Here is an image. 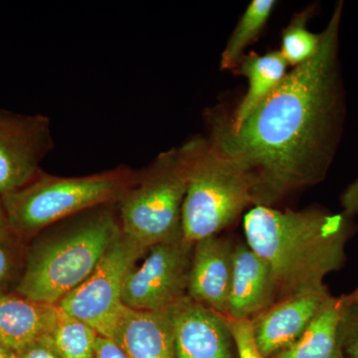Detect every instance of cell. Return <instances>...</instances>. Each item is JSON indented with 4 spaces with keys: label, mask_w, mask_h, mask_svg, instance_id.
Listing matches in <instances>:
<instances>
[{
    "label": "cell",
    "mask_w": 358,
    "mask_h": 358,
    "mask_svg": "<svg viewBox=\"0 0 358 358\" xmlns=\"http://www.w3.org/2000/svg\"><path fill=\"white\" fill-rule=\"evenodd\" d=\"M343 2L338 1L312 59L284 81L239 126L211 115L210 136L248 171L255 206H271L296 190L324 180L345 120L339 63Z\"/></svg>",
    "instance_id": "1"
},
{
    "label": "cell",
    "mask_w": 358,
    "mask_h": 358,
    "mask_svg": "<svg viewBox=\"0 0 358 358\" xmlns=\"http://www.w3.org/2000/svg\"><path fill=\"white\" fill-rule=\"evenodd\" d=\"M247 245L271 268L278 299L324 288V278L343 267L353 218L324 209L278 210L257 205L245 214Z\"/></svg>",
    "instance_id": "2"
},
{
    "label": "cell",
    "mask_w": 358,
    "mask_h": 358,
    "mask_svg": "<svg viewBox=\"0 0 358 358\" xmlns=\"http://www.w3.org/2000/svg\"><path fill=\"white\" fill-rule=\"evenodd\" d=\"M30 251L16 291L57 306L90 277L122 235L117 204L103 205L59 222Z\"/></svg>",
    "instance_id": "3"
},
{
    "label": "cell",
    "mask_w": 358,
    "mask_h": 358,
    "mask_svg": "<svg viewBox=\"0 0 358 358\" xmlns=\"http://www.w3.org/2000/svg\"><path fill=\"white\" fill-rule=\"evenodd\" d=\"M255 205L254 185L243 164L213 136L195 141L182 206L188 243L217 236Z\"/></svg>",
    "instance_id": "4"
},
{
    "label": "cell",
    "mask_w": 358,
    "mask_h": 358,
    "mask_svg": "<svg viewBox=\"0 0 358 358\" xmlns=\"http://www.w3.org/2000/svg\"><path fill=\"white\" fill-rule=\"evenodd\" d=\"M138 178V171L126 166L78 178L42 171L31 183L1 199L11 232L29 237L82 212L119 203Z\"/></svg>",
    "instance_id": "5"
},
{
    "label": "cell",
    "mask_w": 358,
    "mask_h": 358,
    "mask_svg": "<svg viewBox=\"0 0 358 358\" xmlns=\"http://www.w3.org/2000/svg\"><path fill=\"white\" fill-rule=\"evenodd\" d=\"M195 141L157 155L117 203L122 233L145 249L183 238L182 206Z\"/></svg>",
    "instance_id": "6"
},
{
    "label": "cell",
    "mask_w": 358,
    "mask_h": 358,
    "mask_svg": "<svg viewBox=\"0 0 358 358\" xmlns=\"http://www.w3.org/2000/svg\"><path fill=\"white\" fill-rule=\"evenodd\" d=\"M147 251L122 233L94 272L68 294L58 308L88 324L99 336L113 338L126 308L122 301L124 280Z\"/></svg>",
    "instance_id": "7"
},
{
    "label": "cell",
    "mask_w": 358,
    "mask_h": 358,
    "mask_svg": "<svg viewBox=\"0 0 358 358\" xmlns=\"http://www.w3.org/2000/svg\"><path fill=\"white\" fill-rule=\"evenodd\" d=\"M193 247L183 238L148 248L147 258L124 280L122 301L134 310L174 307L187 296Z\"/></svg>",
    "instance_id": "8"
},
{
    "label": "cell",
    "mask_w": 358,
    "mask_h": 358,
    "mask_svg": "<svg viewBox=\"0 0 358 358\" xmlns=\"http://www.w3.org/2000/svg\"><path fill=\"white\" fill-rule=\"evenodd\" d=\"M54 147L48 117L0 109V196L38 178L40 164Z\"/></svg>",
    "instance_id": "9"
},
{
    "label": "cell",
    "mask_w": 358,
    "mask_h": 358,
    "mask_svg": "<svg viewBox=\"0 0 358 358\" xmlns=\"http://www.w3.org/2000/svg\"><path fill=\"white\" fill-rule=\"evenodd\" d=\"M334 296L327 286L277 301L253 320L257 345L265 357L293 345Z\"/></svg>",
    "instance_id": "10"
},
{
    "label": "cell",
    "mask_w": 358,
    "mask_h": 358,
    "mask_svg": "<svg viewBox=\"0 0 358 358\" xmlns=\"http://www.w3.org/2000/svg\"><path fill=\"white\" fill-rule=\"evenodd\" d=\"M176 358H232L235 345L227 320L186 296L174 307Z\"/></svg>",
    "instance_id": "11"
},
{
    "label": "cell",
    "mask_w": 358,
    "mask_h": 358,
    "mask_svg": "<svg viewBox=\"0 0 358 358\" xmlns=\"http://www.w3.org/2000/svg\"><path fill=\"white\" fill-rule=\"evenodd\" d=\"M278 299L274 277L267 263L248 245L233 251V268L226 317L254 320Z\"/></svg>",
    "instance_id": "12"
},
{
    "label": "cell",
    "mask_w": 358,
    "mask_h": 358,
    "mask_svg": "<svg viewBox=\"0 0 358 358\" xmlns=\"http://www.w3.org/2000/svg\"><path fill=\"white\" fill-rule=\"evenodd\" d=\"M232 245L223 238L200 240L193 247L187 296L226 317L233 268Z\"/></svg>",
    "instance_id": "13"
},
{
    "label": "cell",
    "mask_w": 358,
    "mask_h": 358,
    "mask_svg": "<svg viewBox=\"0 0 358 358\" xmlns=\"http://www.w3.org/2000/svg\"><path fill=\"white\" fill-rule=\"evenodd\" d=\"M174 307L140 310L126 306L112 339L129 358H176Z\"/></svg>",
    "instance_id": "14"
},
{
    "label": "cell",
    "mask_w": 358,
    "mask_h": 358,
    "mask_svg": "<svg viewBox=\"0 0 358 358\" xmlns=\"http://www.w3.org/2000/svg\"><path fill=\"white\" fill-rule=\"evenodd\" d=\"M58 306L16 294L0 293V343L14 352L47 336L56 322Z\"/></svg>",
    "instance_id": "15"
},
{
    "label": "cell",
    "mask_w": 358,
    "mask_h": 358,
    "mask_svg": "<svg viewBox=\"0 0 358 358\" xmlns=\"http://www.w3.org/2000/svg\"><path fill=\"white\" fill-rule=\"evenodd\" d=\"M346 308L345 296H334L300 338L275 358H343L341 326Z\"/></svg>",
    "instance_id": "16"
},
{
    "label": "cell",
    "mask_w": 358,
    "mask_h": 358,
    "mask_svg": "<svg viewBox=\"0 0 358 358\" xmlns=\"http://www.w3.org/2000/svg\"><path fill=\"white\" fill-rule=\"evenodd\" d=\"M288 63L280 51H270L264 55L250 53L242 59L238 71L248 81V90L230 120L237 127L259 106L267 100L288 75Z\"/></svg>",
    "instance_id": "17"
},
{
    "label": "cell",
    "mask_w": 358,
    "mask_h": 358,
    "mask_svg": "<svg viewBox=\"0 0 358 358\" xmlns=\"http://www.w3.org/2000/svg\"><path fill=\"white\" fill-rule=\"evenodd\" d=\"M275 6V1L273 0H253L249 4L223 50L221 57L223 70L238 68L247 47L263 31Z\"/></svg>",
    "instance_id": "18"
},
{
    "label": "cell",
    "mask_w": 358,
    "mask_h": 358,
    "mask_svg": "<svg viewBox=\"0 0 358 358\" xmlns=\"http://www.w3.org/2000/svg\"><path fill=\"white\" fill-rule=\"evenodd\" d=\"M98 336L88 324L60 310L57 322L46 338L61 358H94Z\"/></svg>",
    "instance_id": "19"
},
{
    "label": "cell",
    "mask_w": 358,
    "mask_h": 358,
    "mask_svg": "<svg viewBox=\"0 0 358 358\" xmlns=\"http://www.w3.org/2000/svg\"><path fill=\"white\" fill-rule=\"evenodd\" d=\"M312 9L296 14L282 34L280 53L289 66L298 67L312 59L319 50L322 33L315 34L308 29Z\"/></svg>",
    "instance_id": "20"
},
{
    "label": "cell",
    "mask_w": 358,
    "mask_h": 358,
    "mask_svg": "<svg viewBox=\"0 0 358 358\" xmlns=\"http://www.w3.org/2000/svg\"><path fill=\"white\" fill-rule=\"evenodd\" d=\"M226 320L232 334L238 357L267 358L264 357L257 345L253 320H235L228 317Z\"/></svg>",
    "instance_id": "21"
},
{
    "label": "cell",
    "mask_w": 358,
    "mask_h": 358,
    "mask_svg": "<svg viewBox=\"0 0 358 358\" xmlns=\"http://www.w3.org/2000/svg\"><path fill=\"white\" fill-rule=\"evenodd\" d=\"M341 345L348 357L358 358V306L348 303L341 326Z\"/></svg>",
    "instance_id": "22"
},
{
    "label": "cell",
    "mask_w": 358,
    "mask_h": 358,
    "mask_svg": "<svg viewBox=\"0 0 358 358\" xmlns=\"http://www.w3.org/2000/svg\"><path fill=\"white\" fill-rule=\"evenodd\" d=\"M17 358H61L46 336L33 341L17 353Z\"/></svg>",
    "instance_id": "23"
},
{
    "label": "cell",
    "mask_w": 358,
    "mask_h": 358,
    "mask_svg": "<svg viewBox=\"0 0 358 358\" xmlns=\"http://www.w3.org/2000/svg\"><path fill=\"white\" fill-rule=\"evenodd\" d=\"M94 358H129L124 350L112 338L98 336Z\"/></svg>",
    "instance_id": "24"
},
{
    "label": "cell",
    "mask_w": 358,
    "mask_h": 358,
    "mask_svg": "<svg viewBox=\"0 0 358 358\" xmlns=\"http://www.w3.org/2000/svg\"><path fill=\"white\" fill-rule=\"evenodd\" d=\"M341 204L343 213L348 217L358 215V178L341 193Z\"/></svg>",
    "instance_id": "25"
},
{
    "label": "cell",
    "mask_w": 358,
    "mask_h": 358,
    "mask_svg": "<svg viewBox=\"0 0 358 358\" xmlns=\"http://www.w3.org/2000/svg\"><path fill=\"white\" fill-rule=\"evenodd\" d=\"M7 239L8 236H0V285L8 280L13 270V256Z\"/></svg>",
    "instance_id": "26"
},
{
    "label": "cell",
    "mask_w": 358,
    "mask_h": 358,
    "mask_svg": "<svg viewBox=\"0 0 358 358\" xmlns=\"http://www.w3.org/2000/svg\"><path fill=\"white\" fill-rule=\"evenodd\" d=\"M11 230L9 227L8 220H7L6 209H4L3 202L0 196V236H9Z\"/></svg>",
    "instance_id": "27"
},
{
    "label": "cell",
    "mask_w": 358,
    "mask_h": 358,
    "mask_svg": "<svg viewBox=\"0 0 358 358\" xmlns=\"http://www.w3.org/2000/svg\"><path fill=\"white\" fill-rule=\"evenodd\" d=\"M0 358H17V353L0 343Z\"/></svg>",
    "instance_id": "28"
},
{
    "label": "cell",
    "mask_w": 358,
    "mask_h": 358,
    "mask_svg": "<svg viewBox=\"0 0 358 358\" xmlns=\"http://www.w3.org/2000/svg\"><path fill=\"white\" fill-rule=\"evenodd\" d=\"M345 298L350 305L358 306V288L355 289L352 293L345 294Z\"/></svg>",
    "instance_id": "29"
}]
</instances>
